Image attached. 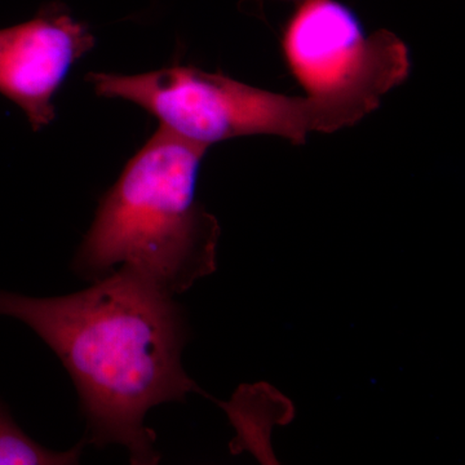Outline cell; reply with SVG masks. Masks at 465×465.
Masks as SVG:
<instances>
[{"label":"cell","instance_id":"6da1fadb","mask_svg":"<svg viewBox=\"0 0 465 465\" xmlns=\"http://www.w3.org/2000/svg\"><path fill=\"white\" fill-rule=\"evenodd\" d=\"M0 316L26 324L63 362L78 391L85 443L124 446L134 465L158 463L146 415L198 391L183 369L186 329L173 296L118 268L65 296L0 290Z\"/></svg>","mask_w":465,"mask_h":465},{"label":"cell","instance_id":"7a4b0ae2","mask_svg":"<svg viewBox=\"0 0 465 465\" xmlns=\"http://www.w3.org/2000/svg\"><path fill=\"white\" fill-rule=\"evenodd\" d=\"M207 149L159 127L101 198L76 273L94 282L118 265L171 296L213 273L220 226L195 195Z\"/></svg>","mask_w":465,"mask_h":465},{"label":"cell","instance_id":"5b68a950","mask_svg":"<svg viewBox=\"0 0 465 465\" xmlns=\"http://www.w3.org/2000/svg\"><path fill=\"white\" fill-rule=\"evenodd\" d=\"M94 47L88 27L56 8L0 30V94L25 113L34 131L54 121V94Z\"/></svg>","mask_w":465,"mask_h":465},{"label":"cell","instance_id":"52a82bcc","mask_svg":"<svg viewBox=\"0 0 465 465\" xmlns=\"http://www.w3.org/2000/svg\"><path fill=\"white\" fill-rule=\"evenodd\" d=\"M281 2H293V3H299V2H302V0H281Z\"/></svg>","mask_w":465,"mask_h":465},{"label":"cell","instance_id":"3957f363","mask_svg":"<svg viewBox=\"0 0 465 465\" xmlns=\"http://www.w3.org/2000/svg\"><path fill=\"white\" fill-rule=\"evenodd\" d=\"M87 81L99 96L131 101L159 127L206 148L253 134L302 145L309 134L351 127L378 109L357 99L287 96L192 66L136 75L91 73Z\"/></svg>","mask_w":465,"mask_h":465},{"label":"cell","instance_id":"8992f818","mask_svg":"<svg viewBox=\"0 0 465 465\" xmlns=\"http://www.w3.org/2000/svg\"><path fill=\"white\" fill-rule=\"evenodd\" d=\"M85 443L66 451L39 445L16 423L8 406L0 400V465H72L78 464Z\"/></svg>","mask_w":465,"mask_h":465},{"label":"cell","instance_id":"277c9868","mask_svg":"<svg viewBox=\"0 0 465 465\" xmlns=\"http://www.w3.org/2000/svg\"><path fill=\"white\" fill-rule=\"evenodd\" d=\"M282 36L284 61L307 92L321 99H357L381 105L406 81L411 57L396 34H367L356 14L338 0L296 3Z\"/></svg>","mask_w":465,"mask_h":465}]
</instances>
